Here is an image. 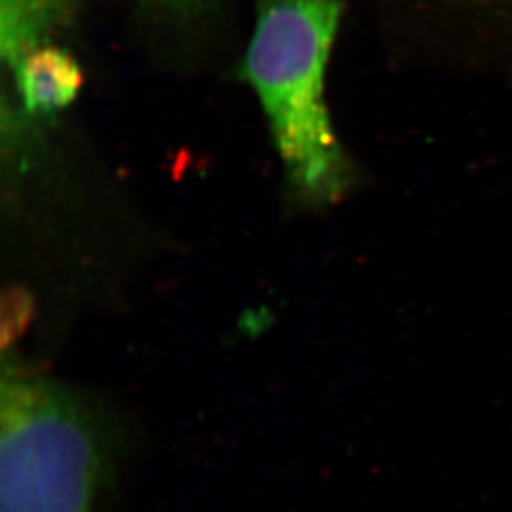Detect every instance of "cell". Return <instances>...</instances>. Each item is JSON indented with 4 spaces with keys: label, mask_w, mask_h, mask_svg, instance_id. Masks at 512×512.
<instances>
[{
    "label": "cell",
    "mask_w": 512,
    "mask_h": 512,
    "mask_svg": "<svg viewBox=\"0 0 512 512\" xmlns=\"http://www.w3.org/2000/svg\"><path fill=\"white\" fill-rule=\"evenodd\" d=\"M0 512H93L113 461V430L93 398L5 367Z\"/></svg>",
    "instance_id": "obj_2"
},
{
    "label": "cell",
    "mask_w": 512,
    "mask_h": 512,
    "mask_svg": "<svg viewBox=\"0 0 512 512\" xmlns=\"http://www.w3.org/2000/svg\"><path fill=\"white\" fill-rule=\"evenodd\" d=\"M150 4L170 5V7H188V5L198 4L199 0H145Z\"/></svg>",
    "instance_id": "obj_6"
},
{
    "label": "cell",
    "mask_w": 512,
    "mask_h": 512,
    "mask_svg": "<svg viewBox=\"0 0 512 512\" xmlns=\"http://www.w3.org/2000/svg\"><path fill=\"white\" fill-rule=\"evenodd\" d=\"M77 0H2V57L14 68L45 45L58 25L67 20Z\"/></svg>",
    "instance_id": "obj_4"
},
{
    "label": "cell",
    "mask_w": 512,
    "mask_h": 512,
    "mask_svg": "<svg viewBox=\"0 0 512 512\" xmlns=\"http://www.w3.org/2000/svg\"><path fill=\"white\" fill-rule=\"evenodd\" d=\"M15 87L25 112L54 115L77 98L82 72L72 55L42 45L25 55L14 68Z\"/></svg>",
    "instance_id": "obj_3"
},
{
    "label": "cell",
    "mask_w": 512,
    "mask_h": 512,
    "mask_svg": "<svg viewBox=\"0 0 512 512\" xmlns=\"http://www.w3.org/2000/svg\"><path fill=\"white\" fill-rule=\"evenodd\" d=\"M256 29L242 77L261 100L295 196L329 206L352 170L325 105V70L342 0H256Z\"/></svg>",
    "instance_id": "obj_1"
},
{
    "label": "cell",
    "mask_w": 512,
    "mask_h": 512,
    "mask_svg": "<svg viewBox=\"0 0 512 512\" xmlns=\"http://www.w3.org/2000/svg\"><path fill=\"white\" fill-rule=\"evenodd\" d=\"M453 5H463L464 10H473L486 17H504L511 24L512 0H451Z\"/></svg>",
    "instance_id": "obj_5"
}]
</instances>
